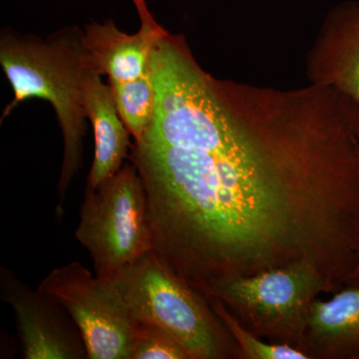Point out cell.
<instances>
[{"label": "cell", "instance_id": "6da1fadb", "mask_svg": "<svg viewBox=\"0 0 359 359\" xmlns=\"http://www.w3.org/2000/svg\"><path fill=\"white\" fill-rule=\"evenodd\" d=\"M155 110L132 146L154 250L204 295L214 283L301 262L334 275L358 221L306 135L245 126L229 90L167 33L152 55Z\"/></svg>", "mask_w": 359, "mask_h": 359}, {"label": "cell", "instance_id": "7a4b0ae2", "mask_svg": "<svg viewBox=\"0 0 359 359\" xmlns=\"http://www.w3.org/2000/svg\"><path fill=\"white\" fill-rule=\"evenodd\" d=\"M0 65L14 93L13 100L2 113L1 122L18 104L32 98L47 101L55 111L65 144L57 186L60 215L66 193L83 160L87 130L84 83L92 69L83 30L69 26L41 39L36 35L4 29L0 37Z\"/></svg>", "mask_w": 359, "mask_h": 359}, {"label": "cell", "instance_id": "3957f363", "mask_svg": "<svg viewBox=\"0 0 359 359\" xmlns=\"http://www.w3.org/2000/svg\"><path fill=\"white\" fill-rule=\"evenodd\" d=\"M334 285L314 264L301 262L214 283L204 297L219 299L257 337L290 344L306 353L311 306Z\"/></svg>", "mask_w": 359, "mask_h": 359}, {"label": "cell", "instance_id": "277c9868", "mask_svg": "<svg viewBox=\"0 0 359 359\" xmlns=\"http://www.w3.org/2000/svg\"><path fill=\"white\" fill-rule=\"evenodd\" d=\"M111 278L138 323L166 330L190 359L224 358L226 339L218 316L155 250Z\"/></svg>", "mask_w": 359, "mask_h": 359}, {"label": "cell", "instance_id": "5b68a950", "mask_svg": "<svg viewBox=\"0 0 359 359\" xmlns=\"http://www.w3.org/2000/svg\"><path fill=\"white\" fill-rule=\"evenodd\" d=\"M75 238L100 278H113L154 250L145 187L133 163L95 188L86 187Z\"/></svg>", "mask_w": 359, "mask_h": 359}, {"label": "cell", "instance_id": "8992f818", "mask_svg": "<svg viewBox=\"0 0 359 359\" xmlns=\"http://www.w3.org/2000/svg\"><path fill=\"white\" fill-rule=\"evenodd\" d=\"M39 289L74 321L89 359H131L139 323L112 278L92 275L77 262L52 269Z\"/></svg>", "mask_w": 359, "mask_h": 359}, {"label": "cell", "instance_id": "52a82bcc", "mask_svg": "<svg viewBox=\"0 0 359 359\" xmlns=\"http://www.w3.org/2000/svg\"><path fill=\"white\" fill-rule=\"evenodd\" d=\"M0 297L13 309L23 358H87L81 334L65 309L6 266L0 268Z\"/></svg>", "mask_w": 359, "mask_h": 359}, {"label": "cell", "instance_id": "ba28073f", "mask_svg": "<svg viewBox=\"0 0 359 359\" xmlns=\"http://www.w3.org/2000/svg\"><path fill=\"white\" fill-rule=\"evenodd\" d=\"M140 28L134 34L121 32L113 20L85 25L83 42L92 69L108 77L113 94L135 87L153 86L152 55L168 32L155 20L146 0H132Z\"/></svg>", "mask_w": 359, "mask_h": 359}, {"label": "cell", "instance_id": "9c48e42d", "mask_svg": "<svg viewBox=\"0 0 359 359\" xmlns=\"http://www.w3.org/2000/svg\"><path fill=\"white\" fill-rule=\"evenodd\" d=\"M85 116L93 127L95 152L86 187L95 188L117 173L132 147L130 131L123 121L109 84L91 69L84 83Z\"/></svg>", "mask_w": 359, "mask_h": 359}, {"label": "cell", "instance_id": "30bf717a", "mask_svg": "<svg viewBox=\"0 0 359 359\" xmlns=\"http://www.w3.org/2000/svg\"><path fill=\"white\" fill-rule=\"evenodd\" d=\"M309 347L327 358H358L359 287L342 290L327 302H313L306 353Z\"/></svg>", "mask_w": 359, "mask_h": 359}, {"label": "cell", "instance_id": "8fae6325", "mask_svg": "<svg viewBox=\"0 0 359 359\" xmlns=\"http://www.w3.org/2000/svg\"><path fill=\"white\" fill-rule=\"evenodd\" d=\"M330 39V78L340 93L359 104V4H348L335 14Z\"/></svg>", "mask_w": 359, "mask_h": 359}, {"label": "cell", "instance_id": "7c38bea8", "mask_svg": "<svg viewBox=\"0 0 359 359\" xmlns=\"http://www.w3.org/2000/svg\"><path fill=\"white\" fill-rule=\"evenodd\" d=\"M217 316L223 321L231 337L238 342L241 353L249 359H308L311 356L290 344H268L247 330L219 299H209Z\"/></svg>", "mask_w": 359, "mask_h": 359}, {"label": "cell", "instance_id": "4fadbf2b", "mask_svg": "<svg viewBox=\"0 0 359 359\" xmlns=\"http://www.w3.org/2000/svg\"><path fill=\"white\" fill-rule=\"evenodd\" d=\"M131 359H190L183 346L157 325L139 323Z\"/></svg>", "mask_w": 359, "mask_h": 359}, {"label": "cell", "instance_id": "5bb4252c", "mask_svg": "<svg viewBox=\"0 0 359 359\" xmlns=\"http://www.w3.org/2000/svg\"><path fill=\"white\" fill-rule=\"evenodd\" d=\"M353 280H356V282H359V266L358 269H356L355 273H354Z\"/></svg>", "mask_w": 359, "mask_h": 359}, {"label": "cell", "instance_id": "9a60e30c", "mask_svg": "<svg viewBox=\"0 0 359 359\" xmlns=\"http://www.w3.org/2000/svg\"><path fill=\"white\" fill-rule=\"evenodd\" d=\"M355 359H359V354H358V358H356Z\"/></svg>", "mask_w": 359, "mask_h": 359}]
</instances>
